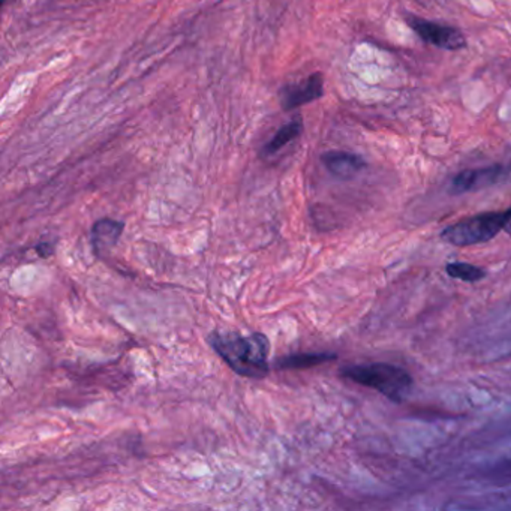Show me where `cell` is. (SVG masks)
<instances>
[{
    "mask_svg": "<svg viewBox=\"0 0 511 511\" xmlns=\"http://www.w3.org/2000/svg\"><path fill=\"white\" fill-rule=\"evenodd\" d=\"M123 224L121 222L111 221V219H102L98 221L93 227V245L98 252L102 249H109L118 243L121 237Z\"/></svg>",
    "mask_w": 511,
    "mask_h": 511,
    "instance_id": "obj_8",
    "label": "cell"
},
{
    "mask_svg": "<svg viewBox=\"0 0 511 511\" xmlns=\"http://www.w3.org/2000/svg\"><path fill=\"white\" fill-rule=\"evenodd\" d=\"M302 132H304V121L300 116H297L290 123H286V125L282 126L281 130H277L274 139L270 140L265 146V153L272 155V153L279 152L281 149L285 148L286 144L294 141Z\"/></svg>",
    "mask_w": 511,
    "mask_h": 511,
    "instance_id": "obj_9",
    "label": "cell"
},
{
    "mask_svg": "<svg viewBox=\"0 0 511 511\" xmlns=\"http://www.w3.org/2000/svg\"><path fill=\"white\" fill-rule=\"evenodd\" d=\"M499 231H504V213H480L447 227L441 238L453 246L468 247L489 242Z\"/></svg>",
    "mask_w": 511,
    "mask_h": 511,
    "instance_id": "obj_3",
    "label": "cell"
},
{
    "mask_svg": "<svg viewBox=\"0 0 511 511\" xmlns=\"http://www.w3.org/2000/svg\"><path fill=\"white\" fill-rule=\"evenodd\" d=\"M210 342L217 354L221 355L238 375L260 380L269 373L267 357L270 345L269 339L265 338V334L242 336L235 332H215L210 336Z\"/></svg>",
    "mask_w": 511,
    "mask_h": 511,
    "instance_id": "obj_1",
    "label": "cell"
},
{
    "mask_svg": "<svg viewBox=\"0 0 511 511\" xmlns=\"http://www.w3.org/2000/svg\"><path fill=\"white\" fill-rule=\"evenodd\" d=\"M510 165L495 164L483 169H467L458 174L451 182V191L455 194H467V192L481 191L485 188L494 187L497 183L503 182L510 174Z\"/></svg>",
    "mask_w": 511,
    "mask_h": 511,
    "instance_id": "obj_5",
    "label": "cell"
},
{
    "mask_svg": "<svg viewBox=\"0 0 511 511\" xmlns=\"http://www.w3.org/2000/svg\"><path fill=\"white\" fill-rule=\"evenodd\" d=\"M446 272L448 276L459 279V281L471 282V284H476L486 277L485 270L477 265H468V263H450L447 265Z\"/></svg>",
    "mask_w": 511,
    "mask_h": 511,
    "instance_id": "obj_11",
    "label": "cell"
},
{
    "mask_svg": "<svg viewBox=\"0 0 511 511\" xmlns=\"http://www.w3.org/2000/svg\"><path fill=\"white\" fill-rule=\"evenodd\" d=\"M325 169L339 178H352L366 167L363 158L354 153L332 150L321 158Z\"/></svg>",
    "mask_w": 511,
    "mask_h": 511,
    "instance_id": "obj_7",
    "label": "cell"
},
{
    "mask_svg": "<svg viewBox=\"0 0 511 511\" xmlns=\"http://www.w3.org/2000/svg\"><path fill=\"white\" fill-rule=\"evenodd\" d=\"M408 26L420 36L421 40L428 43H432L435 47L442 48V50H450V52H458L467 47V40L464 34L458 31L455 27L444 26L439 23L429 22L425 18L408 17Z\"/></svg>",
    "mask_w": 511,
    "mask_h": 511,
    "instance_id": "obj_4",
    "label": "cell"
},
{
    "mask_svg": "<svg viewBox=\"0 0 511 511\" xmlns=\"http://www.w3.org/2000/svg\"><path fill=\"white\" fill-rule=\"evenodd\" d=\"M324 93V80L320 72L309 75L304 82L288 84L281 92V105L284 110L299 109L302 105L320 100Z\"/></svg>",
    "mask_w": 511,
    "mask_h": 511,
    "instance_id": "obj_6",
    "label": "cell"
},
{
    "mask_svg": "<svg viewBox=\"0 0 511 511\" xmlns=\"http://www.w3.org/2000/svg\"><path fill=\"white\" fill-rule=\"evenodd\" d=\"M341 375L360 386L380 391L394 402H402L412 387V378L407 371L386 363L348 366L341 371Z\"/></svg>",
    "mask_w": 511,
    "mask_h": 511,
    "instance_id": "obj_2",
    "label": "cell"
},
{
    "mask_svg": "<svg viewBox=\"0 0 511 511\" xmlns=\"http://www.w3.org/2000/svg\"><path fill=\"white\" fill-rule=\"evenodd\" d=\"M334 359H336V355L327 354V352L290 355V357L279 360L277 366L281 369H309L327 363V362H332Z\"/></svg>",
    "mask_w": 511,
    "mask_h": 511,
    "instance_id": "obj_10",
    "label": "cell"
},
{
    "mask_svg": "<svg viewBox=\"0 0 511 511\" xmlns=\"http://www.w3.org/2000/svg\"><path fill=\"white\" fill-rule=\"evenodd\" d=\"M504 231L511 236V207L504 212Z\"/></svg>",
    "mask_w": 511,
    "mask_h": 511,
    "instance_id": "obj_12",
    "label": "cell"
}]
</instances>
